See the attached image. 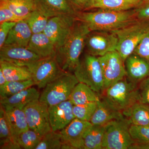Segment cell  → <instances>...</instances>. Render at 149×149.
<instances>
[{
  "instance_id": "obj_1",
  "label": "cell",
  "mask_w": 149,
  "mask_h": 149,
  "mask_svg": "<svg viewBox=\"0 0 149 149\" xmlns=\"http://www.w3.org/2000/svg\"><path fill=\"white\" fill-rule=\"evenodd\" d=\"M76 18L86 24L91 31L111 32L138 19L134 9L125 11L100 9L95 11H78Z\"/></svg>"
},
{
  "instance_id": "obj_2",
  "label": "cell",
  "mask_w": 149,
  "mask_h": 149,
  "mask_svg": "<svg viewBox=\"0 0 149 149\" xmlns=\"http://www.w3.org/2000/svg\"><path fill=\"white\" fill-rule=\"evenodd\" d=\"M91 32L86 24L77 19L66 41L56 50L57 60L63 70L74 71L80 62L85 40Z\"/></svg>"
},
{
  "instance_id": "obj_3",
  "label": "cell",
  "mask_w": 149,
  "mask_h": 149,
  "mask_svg": "<svg viewBox=\"0 0 149 149\" xmlns=\"http://www.w3.org/2000/svg\"><path fill=\"white\" fill-rule=\"evenodd\" d=\"M102 100L114 109L121 112L139 101L138 84L125 76L104 91Z\"/></svg>"
},
{
  "instance_id": "obj_4",
  "label": "cell",
  "mask_w": 149,
  "mask_h": 149,
  "mask_svg": "<svg viewBox=\"0 0 149 149\" xmlns=\"http://www.w3.org/2000/svg\"><path fill=\"white\" fill-rule=\"evenodd\" d=\"M116 35V51L123 60L134 52L144 37L149 33V20L137 19L125 27L112 32Z\"/></svg>"
},
{
  "instance_id": "obj_5",
  "label": "cell",
  "mask_w": 149,
  "mask_h": 149,
  "mask_svg": "<svg viewBox=\"0 0 149 149\" xmlns=\"http://www.w3.org/2000/svg\"><path fill=\"white\" fill-rule=\"evenodd\" d=\"M73 72L79 82L88 85L100 96L102 94L104 79L98 57L85 54Z\"/></svg>"
},
{
  "instance_id": "obj_6",
  "label": "cell",
  "mask_w": 149,
  "mask_h": 149,
  "mask_svg": "<svg viewBox=\"0 0 149 149\" xmlns=\"http://www.w3.org/2000/svg\"><path fill=\"white\" fill-rule=\"evenodd\" d=\"M79 83L74 73L66 71L46 85L39 100L48 106L68 100L74 87Z\"/></svg>"
},
{
  "instance_id": "obj_7",
  "label": "cell",
  "mask_w": 149,
  "mask_h": 149,
  "mask_svg": "<svg viewBox=\"0 0 149 149\" xmlns=\"http://www.w3.org/2000/svg\"><path fill=\"white\" fill-rule=\"evenodd\" d=\"M23 66L29 70L35 85L39 89L45 88L48 83L66 72L59 64L56 56L41 58Z\"/></svg>"
},
{
  "instance_id": "obj_8",
  "label": "cell",
  "mask_w": 149,
  "mask_h": 149,
  "mask_svg": "<svg viewBox=\"0 0 149 149\" xmlns=\"http://www.w3.org/2000/svg\"><path fill=\"white\" fill-rule=\"evenodd\" d=\"M130 126L125 117L105 125L102 149H129L135 143L129 132Z\"/></svg>"
},
{
  "instance_id": "obj_9",
  "label": "cell",
  "mask_w": 149,
  "mask_h": 149,
  "mask_svg": "<svg viewBox=\"0 0 149 149\" xmlns=\"http://www.w3.org/2000/svg\"><path fill=\"white\" fill-rule=\"evenodd\" d=\"M48 107L47 104L38 100L29 103L23 109L29 128L42 136L52 130Z\"/></svg>"
},
{
  "instance_id": "obj_10",
  "label": "cell",
  "mask_w": 149,
  "mask_h": 149,
  "mask_svg": "<svg viewBox=\"0 0 149 149\" xmlns=\"http://www.w3.org/2000/svg\"><path fill=\"white\" fill-rule=\"evenodd\" d=\"M104 79V91L126 76L125 62L117 51L98 57Z\"/></svg>"
},
{
  "instance_id": "obj_11",
  "label": "cell",
  "mask_w": 149,
  "mask_h": 149,
  "mask_svg": "<svg viewBox=\"0 0 149 149\" xmlns=\"http://www.w3.org/2000/svg\"><path fill=\"white\" fill-rule=\"evenodd\" d=\"M117 44V36L113 32L91 31L85 40V48L87 54L100 57L116 51Z\"/></svg>"
},
{
  "instance_id": "obj_12",
  "label": "cell",
  "mask_w": 149,
  "mask_h": 149,
  "mask_svg": "<svg viewBox=\"0 0 149 149\" xmlns=\"http://www.w3.org/2000/svg\"><path fill=\"white\" fill-rule=\"evenodd\" d=\"M75 17L60 15L51 17L44 32L53 43L57 50L63 45L75 22Z\"/></svg>"
},
{
  "instance_id": "obj_13",
  "label": "cell",
  "mask_w": 149,
  "mask_h": 149,
  "mask_svg": "<svg viewBox=\"0 0 149 149\" xmlns=\"http://www.w3.org/2000/svg\"><path fill=\"white\" fill-rule=\"evenodd\" d=\"M92 124L89 121L74 118L59 131L63 141L62 149H81L83 134Z\"/></svg>"
},
{
  "instance_id": "obj_14",
  "label": "cell",
  "mask_w": 149,
  "mask_h": 149,
  "mask_svg": "<svg viewBox=\"0 0 149 149\" xmlns=\"http://www.w3.org/2000/svg\"><path fill=\"white\" fill-rule=\"evenodd\" d=\"M74 105L69 100L48 107L49 119L52 130L60 131L75 118L73 112Z\"/></svg>"
},
{
  "instance_id": "obj_15",
  "label": "cell",
  "mask_w": 149,
  "mask_h": 149,
  "mask_svg": "<svg viewBox=\"0 0 149 149\" xmlns=\"http://www.w3.org/2000/svg\"><path fill=\"white\" fill-rule=\"evenodd\" d=\"M36 9L49 18L60 15L75 17L76 10L69 0H35Z\"/></svg>"
},
{
  "instance_id": "obj_16",
  "label": "cell",
  "mask_w": 149,
  "mask_h": 149,
  "mask_svg": "<svg viewBox=\"0 0 149 149\" xmlns=\"http://www.w3.org/2000/svg\"><path fill=\"white\" fill-rule=\"evenodd\" d=\"M40 58L39 56L25 47L4 45L0 49V61L21 66Z\"/></svg>"
},
{
  "instance_id": "obj_17",
  "label": "cell",
  "mask_w": 149,
  "mask_h": 149,
  "mask_svg": "<svg viewBox=\"0 0 149 149\" xmlns=\"http://www.w3.org/2000/svg\"><path fill=\"white\" fill-rule=\"evenodd\" d=\"M126 77L139 84L149 75V62L136 54L130 55L125 61Z\"/></svg>"
},
{
  "instance_id": "obj_18",
  "label": "cell",
  "mask_w": 149,
  "mask_h": 149,
  "mask_svg": "<svg viewBox=\"0 0 149 149\" xmlns=\"http://www.w3.org/2000/svg\"><path fill=\"white\" fill-rule=\"evenodd\" d=\"M40 95L36 88L30 87L13 95L1 98L0 103L5 110L15 108L23 109L29 103L39 100Z\"/></svg>"
},
{
  "instance_id": "obj_19",
  "label": "cell",
  "mask_w": 149,
  "mask_h": 149,
  "mask_svg": "<svg viewBox=\"0 0 149 149\" xmlns=\"http://www.w3.org/2000/svg\"><path fill=\"white\" fill-rule=\"evenodd\" d=\"M41 58L56 56V49L44 32L33 34L27 47Z\"/></svg>"
},
{
  "instance_id": "obj_20",
  "label": "cell",
  "mask_w": 149,
  "mask_h": 149,
  "mask_svg": "<svg viewBox=\"0 0 149 149\" xmlns=\"http://www.w3.org/2000/svg\"><path fill=\"white\" fill-rule=\"evenodd\" d=\"M124 117L122 112L113 108L102 99L97 102V108L90 122L92 125L105 126L111 121Z\"/></svg>"
},
{
  "instance_id": "obj_21",
  "label": "cell",
  "mask_w": 149,
  "mask_h": 149,
  "mask_svg": "<svg viewBox=\"0 0 149 149\" xmlns=\"http://www.w3.org/2000/svg\"><path fill=\"white\" fill-rule=\"evenodd\" d=\"M32 35L33 33L26 20H21L17 22L11 29L4 45L27 47Z\"/></svg>"
},
{
  "instance_id": "obj_22",
  "label": "cell",
  "mask_w": 149,
  "mask_h": 149,
  "mask_svg": "<svg viewBox=\"0 0 149 149\" xmlns=\"http://www.w3.org/2000/svg\"><path fill=\"white\" fill-rule=\"evenodd\" d=\"M122 113L130 125H149V106L140 101L124 110Z\"/></svg>"
},
{
  "instance_id": "obj_23",
  "label": "cell",
  "mask_w": 149,
  "mask_h": 149,
  "mask_svg": "<svg viewBox=\"0 0 149 149\" xmlns=\"http://www.w3.org/2000/svg\"><path fill=\"white\" fill-rule=\"evenodd\" d=\"M5 113L12 135L17 141L18 136L29 129L24 110L19 109H12L5 110Z\"/></svg>"
},
{
  "instance_id": "obj_24",
  "label": "cell",
  "mask_w": 149,
  "mask_h": 149,
  "mask_svg": "<svg viewBox=\"0 0 149 149\" xmlns=\"http://www.w3.org/2000/svg\"><path fill=\"white\" fill-rule=\"evenodd\" d=\"M101 100L100 96L84 83H77L70 94L69 100L74 105H79Z\"/></svg>"
},
{
  "instance_id": "obj_25",
  "label": "cell",
  "mask_w": 149,
  "mask_h": 149,
  "mask_svg": "<svg viewBox=\"0 0 149 149\" xmlns=\"http://www.w3.org/2000/svg\"><path fill=\"white\" fill-rule=\"evenodd\" d=\"M104 131V126H90L83 134L81 149H102Z\"/></svg>"
},
{
  "instance_id": "obj_26",
  "label": "cell",
  "mask_w": 149,
  "mask_h": 149,
  "mask_svg": "<svg viewBox=\"0 0 149 149\" xmlns=\"http://www.w3.org/2000/svg\"><path fill=\"white\" fill-rule=\"evenodd\" d=\"M0 148L19 149L20 147L12 135L9 125L6 116L5 110L0 107Z\"/></svg>"
},
{
  "instance_id": "obj_27",
  "label": "cell",
  "mask_w": 149,
  "mask_h": 149,
  "mask_svg": "<svg viewBox=\"0 0 149 149\" xmlns=\"http://www.w3.org/2000/svg\"><path fill=\"white\" fill-rule=\"evenodd\" d=\"M0 69L2 70L7 81L32 79L31 73L25 66L0 61Z\"/></svg>"
},
{
  "instance_id": "obj_28",
  "label": "cell",
  "mask_w": 149,
  "mask_h": 149,
  "mask_svg": "<svg viewBox=\"0 0 149 149\" xmlns=\"http://www.w3.org/2000/svg\"><path fill=\"white\" fill-rule=\"evenodd\" d=\"M141 0H95L94 8L116 11L133 9Z\"/></svg>"
},
{
  "instance_id": "obj_29",
  "label": "cell",
  "mask_w": 149,
  "mask_h": 149,
  "mask_svg": "<svg viewBox=\"0 0 149 149\" xmlns=\"http://www.w3.org/2000/svg\"><path fill=\"white\" fill-rule=\"evenodd\" d=\"M10 9L15 15L25 19L36 9L35 0H4Z\"/></svg>"
},
{
  "instance_id": "obj_30",
  "label": "cell",
  "mask_w": 149,
  "mask_h": 149,
  "mask_svg": "<svg viewBox=\"0 0 149 149\" xmlns=\"http://www.w3.org/2000/svg\"><path fill=\"white\" fill-rule=\"evenodd\" d=\"M35 85L32 79L19 81H7L5 85L0 88V97H6L13 95Z\"/></svg>"
},
{
  "instance_id": "obj_31",
  "label": "cell",
  "mask_w": 149,
  "mask_h": 149,
  "mask_svg": "<svg viewBox=\"0 0 149 149\" xmlns=\"http://www.w3.org/2000/svg\"><path fill=\"white\" fill-rule=\"evenodd\" d=\"M49 17L44 15L37 9L29 14L25 20L33 34L44 32L47 24Z\"/></svg>"
},
{
  "instance_id": "obj_32",
  "label": "cell",
  "mask_w": 149,
  "mask_h": 149,
  "mask_svg": "<svg viewBox=\"0 0 149 149\" xmlns=\"http://www.w3.org/2000/svg\"><path fill=\"white\" fill-rule=\"evenodd\" d=\"M62 145V139L59 131L52 130L42 137L35 149H61Z\"/></svg>"
},
{
  "instance_id": "obj_33",
  "label": "cell",
  "mask_w": 149,
  "mask_h": 149,
  "mask_svg": "<svg viewBox=\"0 0 149 149\" xmlns=\"http://www.w3.org/2000/svg\"><path fill=\"white\" fill-rule=\"evenodd\" d=\"M42 137L34 130L29 128L18 136L17 142L21 148L35 149L40 143Z\"/></svg>"
},
{
  "instance_id": "obj_34",
  "label": "cell",
  "mask_w": 149,
  "mask_h": 149,
  "mask_svg": "<svg viewBox=\"0 0 149 149\" xmlns=\"http://www.w3.org/2000/svg\"><path fill=\"white\" fill-rule=\"evenodd\" d=\"M97 102L73 106V112L75 118L90 122L97 108Z\"/></svg>"
},
{
  "instance_id": "obj_35",
  "label": "cell",
  "mask_w": 149,
  "mask_h": 149,
  "mask_svg": "<svg viewBox=\"0 0 149 149\" xmlns=\"http://www.w3.org/2000/svg\"><path fill=\"white\" fill-rule=\"evenodd\" d=\"M129 132L134 144L149 143V125H130Z\"/></svg>"
},
{
  "instance_id": "obj_36",
  "label": "cell",
  "mask_w": 149,
  "mask_h": 149,
  "mask_svg": "<svg viewBox=\"0 0 149 149\" xmlns=\"http://www.w3.org/2000/svg\"><path fill=\"white\" fill-rule=\"evenodd\" d=\"M22 20L11 10L4 0L0 1V23L5 22H18Z\"/></svg>"
},
{
  "instance_id": "obj_37",
  "label": "cell",
  "mask_w": 149,
  "mask_h": 149,
  "mask_svg": "<svg viewBox=\"0 0 149 149\" xmlns=\"http://www.w3.org/2000/svg\"><path fill=\"white\" fill-rule=\"evenodd\" d=\"M139 101L149 106V75L138 84Z\"/></svg>"
},
{
  "instance_id": "obj_38",
  "label": "cell",
  "mask_w": 149,
  "mask_h": 149,
  "mask_svg": "<svg viewBox=\"0 0 149 149\" xmlns=\"http://www.w3.org/2000/svg\"><path fill=\"white\" fill-rule=\"evenodd\" d=\"M134 9L137 19L149 21V0H141Z\"/></svg>"
},
{
  "instance_id": "obj_39",
  "label": "cell",
  "mask_w": 149,
  "mask_h": 149,
  "mask_svg": "<svg viewBox=\"0 0 149 149\" xmlns=\"http://www.w3.org/2000/svg\"><path fill=\"white\" fill-rule=\"evenodd\" d=\"M133 54L138 55L149 62V33L139 43Z\"/></svg>"
},
{
  "instance_id": "obj_40",
  "label": "cell",
  "mask_w": 149,
  "mask_h": 149,
  "mask_svg": "<svg viewBox=\"0 0 149 149\" xmlns=\"http://www.w3.org/2000/svg\"><path fill=\"white\" fill-rule=\"evenodd\" d=\"M17 22H5L0 23V49L2 47L11 29Z\"/></svg>"
},
{
  "instance_id": "obj_41",
  "label": "cell",
  "mask_w": 149,
  "mask_h": 149,
  "mask_svg": "<svg viewBox=\"0 0 149 149\" xmlns=\"http://www.w3.org/2000/svg\"><path fill=\"white\" fill-rule=\"evenodd\" d=\"M76 10H85L95 8V0H69Z\"/></svg>"
},
{
  "instance_id": "obj_42",
  "label": "cell",
  "mask_w": 149,
  "mask_h": 149,
  "mask_svg": "<svg viewBox=\"0 0 149 149\" xmlns=\"http://www.w3.org/2000/svg\"><path fill=\"white\" fill-rule=\"evenodd\" d=\"M129 149H149V143L133 144Z\"/></svg>"
},
{
  "instance_id": "obj_43",
  "label": "cell",
  "mask_w": 149,
  "mask_h": 149,
  "mask_svg": "<svg viewBox=\"0 0 149 149\" xmlns=\"http://www.w3.org/2000/svg\"><path fill=\"white\" fill-rule=\"evenodd\" d=\"M7 82V81L3 72L2 70L0 69V88H1Z\"/></svg>"
}]
</instances>
